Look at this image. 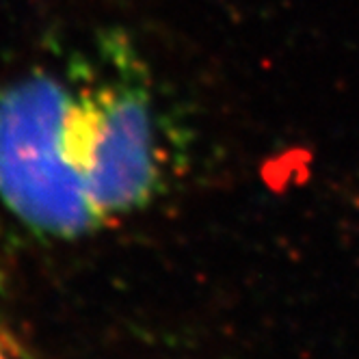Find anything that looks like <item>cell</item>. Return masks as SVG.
Masks as SVG:
<instances>
[{
  "label": "cell",
  "mask_w": 359,
  "mask_h": 359,
  "mask_svg": "<svg viewBox=\"0 0 359 359\" xmlns=\"http://www.w3.org/2000/svg\"><path fill=\"white\" fill-rule=\"evenodd\" d=\"M72 89L65 151L102 225L135 215L167 184L154 81L123 29H102L63 63Z\"/></svg>",
  "instance_id": "obj_1"
},
{
  "label": "cell",
  "mask_w": 359,
  "mask_h": 359,
  "mask_svg": "<svg viewBox=\"0 0 359 359\" xmlns=\"http://www.w3.org/2000/svg\"><path fill=\"white\" fill-rule=\"evenodd\" d=\"M69 97L63 67H33L0 89V203L33 234L57 241L104 227L67 161Z\"/></svg>",
  "instance_id": "obj_2"
},
{
  "label": "cell",
  "mask_w": 359,
  "mask_h": 359,
  "mask_svg": "<svg viewBox=\"0 0 359 359\" xmlns=\"http://www.w3.org/2000/svg\"><path fill=\"white\" fill-rule=\"evenodd\" d=\"M0 359H22L20 348L3 318H0Z\"/></svg>",
  "instance_id": "obj_3"
}]
</instances>
